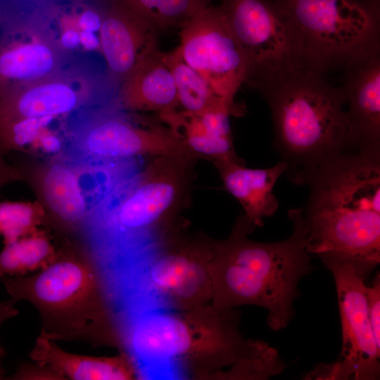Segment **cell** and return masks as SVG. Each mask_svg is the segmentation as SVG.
Masks as SVG:
<instances>
[{
	"mask_svg": "<svg viewBox=\"0 0 380 380\" xmlns=\"http://www.w3.org/2000/svg\"><path fill=\"white\" fill-rule=\"evenodd\" d=\"M6 355L5 350L4 348H0V379H3L5 377V371L1 365L2 359Z\"/></svg>",
	"mask_w": 380,
	"mask_h": 380,
	"instance_id": "33",
	"label": "cell"
},
{
	"mask_svg": "<svg viewBox=\"0 0 380 380\" xmlns=\"http://www.w3.org/2000/svg\"><path fill=\"white\" fill-rule=\"evenodd\" d=\"M91 89L83 77L58 71L0 96V123L65 115L82 105Z\"/></svg>",
	"mask_w": 380,
	"mask_h": 380,
	"instance_id": "14",
	"label": "cell"
},
{
	"mask_svg": "<svg viewBox=\"0 0 380 380\" xmlns=\"http://www.w3.org/2000/svg\"><path fill=\"white\" fill-rule=\"evenodd\" d=\"M158 115L171 132L196 156H207L213 161L241 160L234 151L232 139L213 134L205 126L200 115L177 109Z\"/></svg>",
	"mask_w": 380,
	"mask_h": 380,
	"instance_id": "21",
	"label": "cell"
},
{
	"mask_svg": "<svg viewBox=\"0 0 380 380\" xmlns=\"http://www.w3.org/2000/svg\"><path fill=\"white\" fill-rule=\"evenodd\" d=\"M161 53L159 51L143 61L123 82L120 91L123 106L158 114L179 106L172 74Z\"/></svg>",
	"mask_w": 380,
	"mask_h": 380,
	"instance_id": "19",
	"label": "cell"
},
{
	"mask_svg": "<svg viewBox=\"0 0 380 380\" xmlns=\"http://www.w3.org/2000/svg\"><path fill=\"white\" fill-rule=\"evenodd\" d=\"M38 140L42 151L48 153L58 151L61 146L59 137L52 133H42Z\"/></svg>",
	"mask_w": 380,
	"mask_h": 380,
	"instance_id": "28",
	"label": "cell"
},
{
	"mask_svg": "<svg viewBox=\"0 0 380 380\" xmlns=\"http://www.w3.org/2000/svg\"><path fill=\"white\" fill-rule=\"evenodd\" d=\"M321 260L335 280L342 325V350L336 362L316 365L303 379H379L380 346L369 316L367 277L350 262L331 258Z\"/></svg>",
	"mask_w": 380,
	"mask_h": 380,
	"instance_id": "7",
	"label": "cell"
},
{
	"mask_svg": "<svg viewBox=\"0 0 380 380\" xmlns=\"http://www.w3.org/2000/svg\"><path fill=\"white\" fill-rule=\"evenodd\" d=\"M17 303L11 298L8 300H0V327L7 319L15 317L18 314V308L15 306ZM0 343V348H2Z\"/></svg>",
	"mask_w": 380,
	"mask_h": 380,
	"instance_id": "31",
	"label": "cell"
},
{
	"mask_svg": "<svg viewBox=\"0 0 380 380\" xmlns=\"http://www.w3.org/2000/svg\"><path fill=\"white\" fill-rule=\"evenodd\" d=\"M181 54L214 91L227 101L234 97L251 74L248 58L219 7L210 1L181 27Z\"/></svg>",
	"mask_w": 380,
	"mask_h": 380,
	"instance_id": "8",
	"label": "cell"
},
{
	"mask_svg": "<svg viewBox=\"0 0 380 380\" xmlns=\"http://www.w3.org/2000/svg\"><path fill=\"white\" fill-rule=\"evenodd\" d=\"M4 151L0 148V188L6 184L18 179V172L8 165L4 158Z\"/></svg>",
	"mask_w": 380,
	"mask_h": 380,
	"instance_id": "30",
	"label": "cell"
},
{
	"mask_svg": "<svg viewBox=\"0 0 380 380\" xmlns=\"http://www.w3.org/2000/svg\"><path fill=\"white\" fill-rule=\"evenodd\" d=\"M181 182L164 168H151L118 203L114 213L118 225L129 231L156 227L179 205Z\"/></svg>",
	"mask_w": 380,
	"mask_h": 380,
	"instance_id": "16",
	"label": "cell"
},
{
	"mask_svg": "<svg viewBox=\"0 0 380 380\" xmlns=\"http://www.w3.org/2000/svg\"><path fill=\"white\" fill-rule=\"evenodd\" d=\"M371 8L375 11L379 12L380 10V0H362Z\"/></svg>",
	"mask_w": 380,
	"mask_h": 380,
	"instance_id": "32",
	"label": "cell"
},
{
	"mask_svg": "<svg viewBox=\"0 0 380 380\" xmlns=\"http://www.w3.org/2000/svg\"><path fill=\"white\" fill-rule=\"evenodd\" d=\"M2 22V16L0 14V23Z\"/></svg>",
	"mask_w": 380,
	"mask_h": 380,
	"instance_id": "34",
	"label": "cell"
},
{
	"mask_svg": "<svg viewBox=\"0 0 380 380\" xmlns=\"http://www.w3.org/2000/svg\"><path fill=\"white\" fill-rule=\"evenodd\" d=\"M12 379L64 380L61 375L49 366L25 363L19 366Z\"/></svg>",
	"mask_w": 380,
	"mask_h": 380,
	"instance_id": "27",
	"label": "cell"
},
{
	"mask_svg": "<svg viewBox=\"0 0 380 380\" xmlns=\"http://www.w3.org/2000/svg\"><path fill=\"white\" fill-rule=\"evenodd\" d=\"M56 249L44 230L39 229L15 241L4 243L0 252V278L25 276L48 266Z\"/></svg>",
	"mask_w": 380,
	"mask_h": 380,
	"instance_id": "23",
	"label": "cell"
},
{
	"mask_svg": "<svg viewBox=\"0 0 380 380\" xmlns=\"http://www.w3.org/2000/svg\"><path fill=\"white\" fill-rule=\"evenodd\" d=\"M297 208L305 248L353 264L367 277L380 262V148L353 147L315 172Z\"/></svg>",
	"mask_w": 380,
	"mask_h": 380,
	"instance_id": "1",
	"label": "cell"
},
{
	"mask_svg": "<svg viewBox=\"0 0 380 380\" xmlns=\"http://www.w3.org/2000/svg\"><path fill=\"white\" fill-rule=\"evenodd\" d=\"M288 216L293 232L284 240H251L248 235L255 228L242 215L226 239L213 242L210 274L214 308L226 310L257 305L267 310L272 330L288 326L294 315V300L300 296L298 283L315 269L298 209H291Z\"/></svg>",
	"mask_w": 380,
	"mask_h": 380,
	"instance_id": "3",
	"label": "cell"
},
{
	"mask_svg": "<svg viewBox=\"0 0 380 380\" xmlns=\"http://www.w3.org/2000/svg\"><path fill=\"white\" fill-rule=\"evenodd\" d=\"M28 202H0V236L4 244L38 229L44 218V210Z\"/></svg>",
	"mask_w": 380,
	"mask_h": 380,
	"instance_id": "25",
	"label": "cell"
},
{
	"mask_svg": "<svg viewBox=\"0 0 380 380\" xmlns=\"http://www.w3.org/2000/svg\"><path fill=\"white\" fill-rule=\"evenodd\" d=\"M154 27H182L210 0H118Z\"/></svg>",
	"mask_w": 380,
	"mask_h": 380,
	"instance_id": "24",
	"label": "cell"
},
{
	"mask_svg": "<svg viewBox=\"0 0 380 380\" xmlns=\"http://www.w3.org/2000/svg\"><path fill=\"white\" fill-rule=\"evenodd\" d=\"M80 142L89 155L103 158L196 156L169 128L139 127L116 116L103 117L91 123Z\"/></svg>",
	"mask_w": 380,
	"mask_h": 380,
	"instance_id": "12",
	"label": "cell"
},
{
	"mask_svg": "<svg viewBox=\"0 0 380 380\" xmlns=\"http://www.w3.org/2000/svg\"><path fill=\"white\" fill-rule=\"evenodd\" d=\"M156 28L120 1L105 10L99 36L101 52L115 79L122 80L159 51Z\"/></svg>",
	"mask_w": 380,
	"mask_h": 380,
	"instance_id": "15",
	"label": "cell"
},
{
	"mask_svg": "<svg viewBox=\"0 0 380 380\" xmlns=\"http://www.w3.org/2000/svg\"><path fill=\"white\" fill-rule=\"evenodd\" d=\"M61 52L42 27L7 23L0 35V96L59 71Z\"/></svg>",
	"mask_w": 380,
	"mask_h": 380,
	"instance_id": "11",
	"label": "cell"
},
{
	"mask_svg": "<svg viewBox=\"0 0 380 380\" xmlns=\"http://www.w3.org/2000/svg\"><path fill=\"white\" fill-rule=\"evenodd\" d=\"M80 46L87 51H101L99 33L90 31H80Z\"/></svg>",
	"mask_w": 380,
	"mask_h": 380,
	"instance_id": "29",
	"label": "cell"
},
{
	"mask_svg": "<svg viewBox=\"0 0 380 380\" xmlns=\"http://www.w3.org/2000/svg\"><path fill=\"white\" fill-rule=\"evenodd\" d=\"M366 295L372 329L377 344L380 346V275L377 272L370 286H367Z\"/></svg>",
	"mask_w": 380,
	"mask_h": 380,
	"instance_id": "26",
	"label": "cell"
},
{
	"mask_svg": "<svg viewBox=\"0 0 380 380\" xmlns=\"http://www.w3.org/2000/svg\"><path fill=\"white\" fill-rule=\"evenodd\" d=\"M225 189L243 208V215L255 229L264 224L263 220L273 216L279 203L273 188L284 173L286 165L279 161L267 168L246 167L242 160L213 161Z\"/></svg>",
	"mask_w": 380,
	"mask_h": 380,
	"instance_id": "17",
	"label": "cell"
},
{
	"mask_svg": "<svg viewBox=\"0 0 380 380\" xmlns=\"http://www.w3.org/2000/svg\"><path fill=\"white\" fill-rule=\"evenodd\" d=\"M380 51L375 47L348 60L341 87L354 147L380 148Z\"/></svg>",
	"mask_w": 380,
	"mask_h": 380,
	"instance_id": "13",
	"label": "cell"
},
{
	"mask_svg": "<svg viewBox=\"0 0 380 380\" xmlns=\"http://www.w3.org/2000/svg\"><path fill=\"white\" fill-rule=\"evenodd\" d=\"M39 194L49 213L68 226L82 221L87 204L77 173L62 163L47 167L39 181Z\"/></svg>",
	"mask_w": 380,
	"mask_h": 380,
	"instance_id": "20",
	"label": "cell"
},
{
	"mask_svg": "<svg viewBox=\"0 0 380 380\" xmlns=\"http://www.w3.org/2000/svg\"><path fill=\"white\" fill-rule=\"evenodd\" d=\"M290 19L305 58L325 72L379 46V12L362 0H272Z\"/></svg>",
	"mask_w": 380,
	"mask_h": 380,
	"instance_id": "6",
	"label": "cell"
},
{
	"mask_svg": "<svg viewBox=\"0 0 380 380\" xmlns=\"http://www.w3.org/2000/svg\"><path fill=\"white\" fill-rule=\"evenodd\" d=\"M30 357L49 366L64 379L130 380L137 376L134 358L122 351L113 357H93L68 353L48 338L42 331L37 336Z\"/></svg>",
	"mask_w": 380,
	"mask_h": 380,
	"instance_id": "18",
	"label": "cell"
},
{
	"mask_svg": "<svg viewBox=\"0 0 380 380\" xmlns=\"http://www.w3.org/2000/svg\"><path fill=\"white\" fill-rule=\"evenodd\" d=\"M15 301L37 310L50 340L76 341L125 351L123 334L108 303L100 272L87 252L65 241L55 259L32 275L0 278Z\"/></svg>",
	"mask_w": 380,
	"mask_h": 380,
	"instance_id": "4",
	"label": "cell"
},
{
	"mask_svg": "<svg viewBox=\"0 0 380 380\" xmlns=\"http://www.w3.org/2000/svg\"><path fill=\"white\" fill-rule=\"evenodd\" d=\"M218 6L255 75L305 59L290 19L272 0H220Z\"/></svg>",
	"mask_w": 380,
	"mask_h": 380,
	"instance_id": "9",
	"label": "cell"
},
{
	"mask_svg": "<svg viewBox=\"0 0 380 380\" xmlns=\"http://www.w3.org/2000/svg\"><path fill=\"white\" fill-rule=\"evenodd\" d=\"M161 58L172 74L178 102L182 110L200 114L223 104L236 107V103L220 97L207 81L185 62L179 46L169 52L161 53Z\"/></svg>",
	"mask_w": 380,
	"mask_h": 380,
	"instance_id": "22",
	"label": "cell"
},
{
	"mask_svg": "<svg viewBox=\"0 0 380 380\" xmlns=\"http://www.w3.org/2000/svg\"><path fill=\"white\" fill-rule=\"evenodd\" d=\"M234 308L220 310L210 303L184 311H151L139 317L127 338L131 348L149 364L169 363L195 377L220 379L222 369L236 371L267 343L246 338Z\"/></svg>",
	"mask_w": 380,
	"mask_h": 380,
	"instance_id": "5",
	"label": "cell"
},
{
	"mask_svg": "<svg viewBox=\"0 0 380 380\" xmlns=\"http://www.w3.org/2000/svg\"><path fill=\"white\" fill-rule=\"evenodd\" d=\"M208 245L186 244L165 248L147 266L149 287L174 310L184 311L208 303L212 298Z\"/></svg>",
	"mask_w": 380,
	"mask_h": 380,
	"instance_id": "10",
	"label": "cell"
},
{
	"mask_svg": "<svg viewBox=\"0 0 380 380\" xmlns=\"http://www.w3.org/2000/svg\"><path fill=\"white\" fill-rule=\"evenodd\" d=\"M248 83L269 105L273 146L293 184L305 185L319 169L353 148L343 89L327 80V72L303 59L260 72Z\"/></svg>",
	"mask_w": 380,
	"mask_h": 380,
	"instance_id": "2",
	"label": "cell"
}]
</instances>
